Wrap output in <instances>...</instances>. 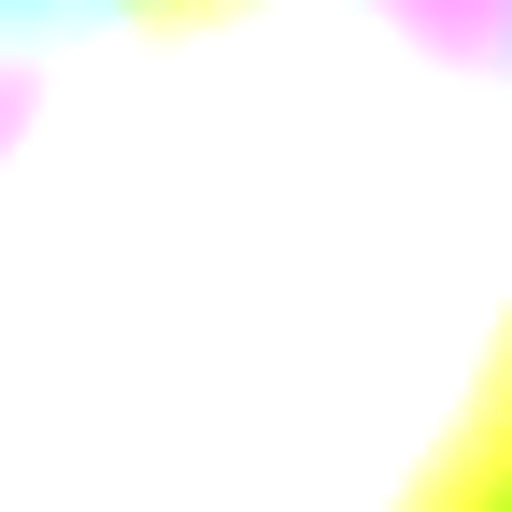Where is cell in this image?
I'll return each mask as SVG.
<instances>
[{
  "label": "cell",
  "mask_w": 512,
  "mask_h": 512,
  "mask_svg": "<svg viewBox=\"0 0 512 512\" xmlns=\"http://www.w3.org/2000/svg\"><path fill=\"white\" fill-rule=\"evenodd\" d=\"M0 512H512V0H0Z\"/></svg>",
  "instance_id": "obj_1"
}]
</instances>
